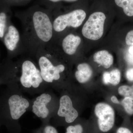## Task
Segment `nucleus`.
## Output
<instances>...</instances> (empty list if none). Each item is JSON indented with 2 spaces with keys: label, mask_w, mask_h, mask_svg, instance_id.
Returning a JSON list of instances; mask_svg holds the SVG:
<instances>
[{
  "label": "nucleus",
  "mask_w": 133,
  "mask_h": 133,
  "mask_svg": "<svg viewBox=\"0 0 133 133\" xmlns=\"http://www.w3.org/2000/svg\"><path fill=\"white\" fill-rule=\"evenodd\" d=\"M29 12L32 15L33 27L37 37L43 42L49 41L52 37L53 28L48 13L38 6L31 8Z\"/></svg>",
  "instance_id": "f257e3e1"
},
{
  "label": "nucleus",
  "mask_w": 133,
  "mask_h": 133,
  "mask_svg": "<svg viewBox=\"0 0 133 133\" xmlns=\"http://www.w3.org/2000/svg\"><path fill=\"white\" fill-rule=\"evenodd\" d=\"M106 19L105 15L102 12H95L92 14L82 29L83 36L92 41H97L101 38L104 33Z\"/></svg>",
  "instance_id": "f03ea898"
},
{
  "label": "nucleus",
  "mask_w": 133,
  "mask_h": 133,
  "mask_svg": "<svg viewBox=\"0 0 133 133\" xmlns=\"http://www.w3.org/2000/svg\"><path fill=\"white\" fill-rule=\"evenodd\" d=\"M94 113L98 119L99 128L103 132H107L113 127L115 122V112L109 104L100 102L95 105Z\"/></svg>",
  "instance_id": "7ed1b4c3"
},
{
  "label": "nucleus",
  "mask_w": 133,
  "mask_h": 133,
  "mask_svg": "<svg viewBox=\"0 0 133 133\" xmlns=\"http://www.w3.org/2000/svg\"><path fill=\"white\" fill-rule=\"evenodd\" d=\"M86 14L82 9H76L58 16L54 21L53 28L57 32L63 31L67 27L78 28L85 19Z\"/></svg>",
  "instance_id": "20e7f679"
},
{
  "label": "nucleus",
  "mask_w": 133,
  "mask_h": 133,
  "mask_svg": "<svg viewBox=\"0 0 133 133\" xmlns=\"http://www.w3.org/2000/svg\"><path fill=\"white\" fill-rule=\"evenodd\" d=\"M41 71L31 61L26 60L22 66V75L20 78L22 84L26 88H37L42 82Z\"/></svg>",
  "instance_id": "39448f33"
},
{
  "label": "nucleus",
  "mask_w": 133,
  "mask_h": 133,
  "mask_svg": "<svg viewBox=\"0 0 133 133\" xmlns=\"http://www.w3.org/2000/svg\"><path fill=\"white\" fill-rule=\"evenodd\" d=\"M38 63L43 80L48 83H52L53 80L59 79L60 77L59 74L65 70L64 65L62 64L54 66L45 57H41Z\"/></svg>",
  "instance_id": "423d86ee"
},
{
  "label": "nucleus",
  "mask_w": 133,
  "mask_h": 133,
  "mask_svg": "<svg viewBox=\"0 0 133 133\" xmlns=\"http://www.w3.org/2000/svg\"><path fill=\"white\" fill-rule=\"evenodd\" d=\"M57 114L60 117H64L68 123L73 122L77 118L78 112L73 107L72 101L68 95H63L60 98Z\"/></svg>",
  "instance_id": "0eeeda50"
},
{
  "label": "nucleus",
  "mask_w": 133,
  "mask_h": 133,
  "mask_svg": "<svg viewBox=\"0 0 133 133\" xmlns=\"http://www.w3.org/2000/svg\"><path fill=\"white\" fill-rule=\"evenodd\" d=\"M8 103L11 117L15 120L20 118L29 106L27 99L17 95L11 96L9 99Z\"/></svg>",
  "instance_id": "6e6552de"
},
{
  "label": "nucleus",
  "mask_w": 133,
  "mask_h": 133,
  "mask_svg": "<svg viewBox=\"0 0 133 133\" xmlns=\"http://www.w3.org/2000/svg\"><path fill=\"white\" fill-rule=\"evenodd\" d=\"M51 97L46 94H43L37 98L32 106L33 112L37 116L45 118L49 114L46 105L51 101Z\"/></svg>",
  "instance_id": "1a4fd4ad"
},
{
  "label": "nucleus",
  "mask_w": 133,
  "mask_h": 133,
  "mask_svg": "<svg viewBox=\"0 0 133 133\" xmlns=\"http://www.w3.org/2000/svg\"><path fill=\"white\" fill-rule=\"evenodd\" d=\"M8 29L4 36V44L8 50L13 51L20 40V35L17 29L13 25L9 26Z\"/></svg>",
  "instance_id": "9d476101"
},
{
  "label": "nucleus",
  "mask_w": 133,
  "mask_h": 133,
  "mask_svg": "<svg viewBox=\"0 0 133 133\" xmlns=\"http://www.w3.org/2000/svg\"><path fill=\"white\" fill-rule=\"evenodd\" d=\"M81 42V38L73 34L66 36L62 42V48L64 51L67 55L75 54L77 49Z\"/></svg>",
  "instance_id": "9b49d317"
},
{
  "label": "nucleus",
  "mask_w": 133,
  "mask_h": 133,
  "mask_svg": "<svg viewBox=\"0 0 133 133\" xmlns=\"http://www.w3.org/2000/svg\"><path fill=\"white\" fill-rule=\"evenodd\" d=\"M77 70L75 72V77L77 81L81 84L88 82L92 76L93 71L90 65L82 63L78 65Z\"/></svg>",
  "instance_id": "f8f14e48"
},
{
  "label": "nucleus",
  "mask_w": 133,
  "mask_h": 133,
  "mask_svg": "<svg viewBox=\"0 0 133 133\" xmlns=\"http://www.w3.org/2000/svg\"><path fill=\"white\" fill-rule=\"evenodd\" d=\"M93 59L95 63L105 69H109L113 64V56L105 50L99 51L95 53L94 55Z\"/></svg>",
  "instance_id": "ddd939ff"
},
{
  "label": "nucleus",
  "mask_w": 133,
  "mask_h": 133,
  "mask_svg": "<svg viewBox=\"0 0 133 133\" xmlns=\"http://www.w3.org/2000/svg\"><path fill=\"white\" fill-rule=\"evenodd\" d=\"M10 7L6 6H0V38H3L5 35L8 19V12Z\"/></svg>",
  "instance_id": "4468645a"
},
{
  "label": "nucleus",
  "mask_w": 133,
  "mask_h": 133,
  "mask_svg": "<svg viewBox=\"0 0 133 133\" xmlns=\"http://www.w3.org/2000/svg\"><path fill=\"white\" fill-rule=\"evenodd\" d=\"M115 2L118 6L123 9L126 15L133 16V0H115Z\"/></svg>",
  "instance_id": "2eb2a0df"
},
{
  "label": "nucleus",
  "mask_w": 133,
  "mask_h": 133,
  "mask_svg": "<svg viewBox=\"0 0 133 133\" xmlns=\"http://www.w3.org/2000/svg\"><path fill=\"white\" fill-rule=\"evenodd\" d=\"M121 79V73L119 70L115 69L109 72V84L113 85H117Z\"/></svg>",
  "instance_id": "dca6fc26"
},
{
  "label": "nucleus",
  "mask_w": 133,
  "mask_h": 133,
  "mask_svg": "<svg viewBox=\"0 0 133 133\" xmlns=\"http://www.w3.org/2000/svg\"><path fill=\"white\" fill-rule=\"evenodd\" d=\"M121 104L128 114L133 115V99L130 97H125L121 102Z\"/></svg>",
  "instance_id": "f3484780"
},
{
  "label": "nucleus",
  "mask_w": 133,
  "mask_h": 133,
  "mask_svg": "<svg viewBox=\"0 0 133 133\" xmlns=\"http://www.w3.org/2000/svg\"><path fill=\"white\" fill-rule=\"evenodd\" d=\"M119 94L125 97H130L133 99V90L128 85H123L119 87L118 89Z\"/></svg>",
  "instance_id": "a211bd4d"
},
{
  "label": "nucleus",
  "mask_w": 133,
  "mask_h": 133,
  "mask_svg": "<svg viewBox=\"0 0 133 133\" xmlns=\"http://www.w3.org/2000/svg\"><path fill=\"white\" fill-rule=\"evenodd\" d=\"M30 0H0V6H6L10 7L13 5L23 4Z\"/></svg>",
  "instance_id": "6ab92c4d"
},
{
  "label": "nucleus",
  "mask_w": 133,
  "mask_h": 133,
  "mask_svg": "<svg viewBox=\"0 0 133 133\" xmlns=\"http://www.w3.org/2000/svg\"><path fill=\"white\" fill-rule=\"evenodd\" d=\"M66 133H83V129L81 125L70 126L66 128Z\"/></svg>",
  "instance_id": "aec40b11"
},
{
  "label": "nucleus",
  "mask_w": 133,
  "mask_h": 133,
  "mask_svg": "<svg viewBox=\"0 0 133 133\" xmlns=\"http://www.w3.org/2000/svg\"><path fill=\"white\" fill-rule=\"evenodd\" d=\"M77 1V0H41V3H42L44 5H47L48 6L50 7L51 4L58 2L62 1H64L67 2H74Z\"/></svg>",
  "instance_id": "412c9836"
},
{
  "label": "nucleus",
  "mask_w": 133,
  "mask_h": 133,
  "mask_svg": "<svg viewBox=\"0 0 133 133\" xmlns=\"http://www.w3.org/2000/svg\"><path fill=\"white\" fill-rule=\"evenodd\" d=\"M126 44L128 45H133V30L128 32L125 38Z\"/></svg>",
  "instance_id": "4be33fe9"
},
{
  "label": "nucleus",
  "mask_w": 133,
  "mask_h": 133,
  "mask_svg": "<svg viewBox=\"0 0 133 133\" xmlns=\"http://www.w3.org/2000/svg\"><path fill=\"white\" fill-rule=\"evenodd\" d=\"M102 79L104 84L106 85L109 84V72H105L103 74Z\"/></svg>",
  "instance_id": "5701e85b"
},
{
  "label": "nucleus",
  "mask_w": 133,
  "mask_h": 133,
  "mask_svg": "<svg viewBox=\"0 0 133 133\" xmlns=\"http://www.w3.org/2000/svg\"><path fill=\"white\" fill-rule=\"evenodd\" d=\"M126 77L128 81H133V72L132 69H128L126 72Z\"/></svg>",
  "instance_id": "b1692460"
},
{
  "label": "nucleus",
  "mask_w": 133,
  "mask_h": 133,
  "mask_svg": "<svg viewBox=\"0 0 133 133\" xmlns=\"http://www.w3.org/2000/svg\"><path fill=\"white\" fill-rule=\"evenodd\" d=\"M45 133H58L56 129L51 126H47L44 129Z\"/></svg>",
  "instance_id": "393cba45"
},
{
  "label": "nucleus",
  "mask_w": 133,
  "mask_h": 133,
  "mask_svg": "<svg viewBox=\"0 0 133 133\" xmlns=\"http://www.w3.org/2000/svg\"><path fill=\"white\" fill-rule=\"evenodd\" d=\"M116 133H132L131 131L126 128L121 127L119 128L116 131Z\"/></svg>",
  "instance_id": "a878e982"
},
{
  "label": "nucleus",
  "mask_w": 133,
  "mask_h": 133,
  "mask_svg": "<svg viewBox=\"0 0 133 133\" xmlns=\"http://www.w3.org/2000/svg\"><path fill=\"white\" fill-rule=\"evenodd\" d=\"M129 58L131 62H133V45L129 48Z\"/></svg>",
  "instance_id": "bb28decb"
},
{
  "label": "nucleus",
  "mask_w": 133,
  "mask_h": 133,
  "mask_svg": "<svg viewBox=\"0 0 133 133\" xmlns=\"http://www.w3.org/2000/svg\"><path fill=\"white\" fill-rule=\"evenodd\" d=\"M111 100L113 103L116 104H119L120 103L118 99V98L115 95H113L111 97Z\"/></svg>",
  "instance_id": "cd10ccee"
},
{
  "label": "nucleus",
  "mask_w": 133,
  "mask_h": 133,
  "mask_svg": "<svg viewBox=\"0 0 133 133\" xmlns=\"http://www.w3.org/2000/svg\"><path fill=\"white\" fill-rule=\"evenodd\" d=\"M132 88L133 90V85L132 86Z\"/></svg>",
  "instance_id": "c85d7f7f"
},
{
  "label": "nucleus",
  "mask_w": 133,
  "mask_h": 133,
  "mask_svg": "<svg viewBox=\"0 0 133 133\" xmlns=\"http://www.w3.org/2000/svg\"><path fill=\"white\" fill-rule=\"evenodd\" d=\"M132 70L133 72V68H132Z\"/></svg>",
  "instance_id": "c756f323"
},
{
  "label": "nucleus",
  "mask_w": 133,
  "mask_h": 133,
  "mask_svg": "<svg viewBox=\"0 0 133 133\" xmlns=\"http://www.w3.org/2000/svg\"></svg>",
  "instance_id": "7c9ffc66"
}]
</instances>
